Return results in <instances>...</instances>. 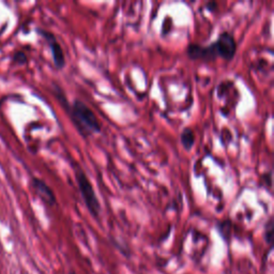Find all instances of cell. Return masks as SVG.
Masks as SVG:
<instances>
[{"instance_id":"1","label":"cell","mask_w":274,"mask_h":274,"mask_svg":"<svg viewBox=\"0 0 274 274\" xmlns=\"http://www.w3.org/2000/svg\"><path fill=\"white\" fill-rule=\"evenodd\" d=\"M68 114L83 136H89L93 133L101 132V124L96 114L81 100H74L72 105L63 104Z\"/></svg>"},{"instance_id":"2","label":"cell","mask_w":274,"mask_h":274,"mask_svg":"<svg viewBox=\"0 0 274 274\" xmlns=\"http://www.w3.org/2000/svg\"><path fill=\"white\" fill-rule=\"evenodd\" d=\"M75 178L76 183L78 185V190L82 194L86 207H87L91 215L98 219L101 213V205L89 178L85 174L83 169L78 167L75 169Z\"/></svg>"},{"instance_id":"3","label":"cell","mask_w":274,"mask_h":274,"mask_svg":"<svg viewBox=\"0 0 274 274\" xmlns=\"http://www.w3.org/2000/svg\"><path fill=\"white\" fill-rule=\"evenodd\" d=\"M216 56L225 60H232L237 50V43L230 32H223L215 42L212 43Z\"/></svg>"},{"instance_id":"4","label":"cell","mask_w":274,"mask_h":274,"mask_svg":"<svg viewBox=\"0 0 274 274\" xmlns=\"http://www.w3.org/2000/svg\"><path fill=\"white\" fill-rule=\"evenodd\" d=\"M187 56L194 60L204 59L207 61H211L215 58H218L212 43L210 45L207 46L196 44V43H192V44L187 46Z\"/></svg>"},{"instance_id":"5","label":"cell","mask_w":274,"mask_h":274,"mask_svg":"<svg viewBox=\"0 0 274 274\" xmlns=\"http://www.w3.org/2000/svg\"><path fill=\"white\" fill-rule=\"evenodd\" d=\"M43 37H44L47 41V43L50 46V49H52V55H53V60L55 66L57 69H62L64 66H66V57H64L63 49L61 45L58 43V41L56 40L55 35L50 32H47L45 30H40Z\"/></svg>"},{"instance_id":"6","label":"cell","mask_w":274,"mask_h":274,"mask_svg":"<svg viewBox=\"0 0 274 274\" xmlns=\"http://www.w3.org/2000/svg\"><path fill=\"white\" fill-rule=\"evenodd\" d=\"M32 186L35 193L38 194L39 197L44 201L45 204H47L48 206H54L56 204L55 193L44 181H43V180L39 178H33Z\"/></svg>"},{"instance_id":"7","label":"cell","mask_w":274,"mask_h":274,"mask_svg":"<svg viewBox=\"0 0 274 274\" xmlns=\"http://www.w3.org/2000/svg\"><path fill=\"white\" fill-rule=\"evenodd\" d=\"M180 141L185 150H191L194 143H195V134L190 128H184L180 134Z\"/></svg>"},{"instance_id":"8","label":"cell","mask_w":274,"mask_h":274,"mask_svg":"<svg viewBox=\"0 0 274 274\" xmlns=\"http://www.w3.org/2000/svg\"><path fill=\"white\" fill-rule=\"evenodd\" d=\"M272 239H273V221L272 219L268 222V224H267L266 227V240L268 243H272Z\"/></svg>"},{"instance_id":"9","label":"cell","mask_w":274,"mask_h":274,"mask_svg":"<svg viewBox=\"0 0 274 274\" xmlns=\"http://www.w3.org/2000/svg\"><path fill=\"white\" fill-rule=\"evenodd\" d=\"M15 60L18 61L19 63H24V62H26L27 58H26V56H25L24 53L19 52V53H17V54L15 55Z\"/></svg>"}]
</instances>
